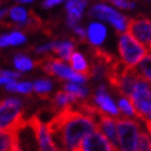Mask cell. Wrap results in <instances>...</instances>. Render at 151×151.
<instances>
[{"label": "cell", "mask_w": 151, "mask_h": 151, "mask_svg": "<svg viewBox=\"0 0 151 151\" xmlns=\"http://www.w3.org/2000/svg\"><path fill=\"white\" fill-rule=\"evenodd\" d=\"M60 151H73L83 140L98 129V123L84 111L73 110L71 105L61 109L47 124Z\"/></svg>", "instance_id": "obj_1"}, {"label": "cell", "mask_w": 151, "mask_h": 151, "mask_svg": "<svg viewBox=\"0 0 151 151\" xmlns=\"http://www.w3.org/2000/svg\"><path fill=\"white\" fill-rule=\"evenodd\" d=\"M22 102L16 98L5 99L0 103V130L20 131L29 123L22 116Z\"/></svg>", "instance_id": "obj_2"}, {"label": "cell", "mask_w": 151, "mask_h": 151, "mask_svg": "<svg viewBox=\"0 0 151 151\" xmlns=\"http://www.w3.org/2000/svg\"><path fill=\"white\" fill-rule=\"evenodd\" d=\"M118 50L122 61L129 67L137 66V63L146 56L145 46L140 43L135 37L131 36L129 32L120 35Z\"/></svg>", "instance_id": "obj_3"}, {"label": "cell", "mask_w": 151, "mask_h": 151, "mask_svg": "<svg viewBox=\"0 0 151 151\" xmlns=\"http://www.w3.org/2000/svg\"><path fill=\"white\" fill-rule=\"evenodd\" d=\"M116 127H118V136H119V150L136 151L142 122L122 118V119H116Z\"/></svg>", "instance_id": "obj_4"}, {"label": "cell", "mask_w": 151, "mask_h": 151, "mask_svg": "<svg viewBox=\"0 0 151 151\" xmlns=\"http://www.w3.org/2000/svg\"><path fill=\"white\" fill-rule=\"evenodd\" d=\"M35 65L42 68L46 73L51 74V76H56V77H58L60 79H68V81L74 82V83H84L88 79L87 76L71 70L62 60L50 57V56L37 61Z\"/></svg>", "instance_id": "obj_5"}, {"label": "cell", "mask_w": 151, "mask_h": 151, "mask_svg": "<svg viewBox=\"0 0 151 151\" xmlns=\"http://www.w3.org/2000/svg\"><path fill=\"white\" fill-rule=\"evenodd\" d=\"M130 100L136 109V118H146L151 120V86L147 81L140 78L136 82Z\"/></svg>", "instance_id": "obj_6"}, {"label": "cell", "mask_w": 151, "mask_h": 151, "mask_svg": "<svg viewBox=\"0 0 151 151\" xmlns=\"http://www.w3.org/2000/svg\"><path fill=\"white\" fill-rule=\"evenodd\" d=\"M89 16L111 24L114 26V29L119 31V32H123L128 27V17H125L120 12H118L115 9H113L105 4L94 5L89 10Z\"/></svg>", "instance_id": "obj_7"}, {"label": "cell", "mask_w": 151, "mask_h": 151, "mask_svg": "<svg viewBox=\"0 0 151 151\" xmlns=\"http://www.w3.org/2000/svg\"><path fill=\"white\" fill-rule=\"evenodd\" d=\"M27 123H29V127L32 129L35 133L40 151H60L51 133H50L48 127L40 120L39 116L37 115L31 116Z\"/></svg>", "instance_id": "obj_8"}, {"label": "cell", "mask_w": 151, "mask_h": 151, "mask_svg": "<svg viewBox=\"0 0 151 151\" xmlns=\"http://www.w3.org/2000/svg\"><path fill=\"white\" fill-rule=\"evenodd\" d=\"M128 32L142 43L145 47H150L151 43V20L145 16H137L128 20Z\"/></svg>", "instance_id": "obj_9"}, {"label": "cell", "mask_w": 151, "mask_h": 151, "mask_svg": "<svg viewBox=\"0 0 151 151\" xmlns=\"http://www.w3.org/2000/svg\"><path fill=\"white\" fill-rule=\"evenodd\" d=\"M73 151H118L103 133H94L83 137Z\"/></svg>", "instance_id": "obj_10"}, {"label": "cell", "mask_w": 151, "mask_h": 151, "mask_svg": "<svg viewBox=\"0 0 151 151\" xmlns=\"http://www.w3.org/2000/svg\"><path fill=\"white\" fill-rule=\"evenodd\" d=\"M98 129L102 130V133L108 137V140L113 144L118 151L119 150V136H118V127H116V119H113L108 116L104 113H100L98 118Z\"/></svg>", "instance_id": "obj_11"}, {"label": "cell", "mask_w": 151, "mask_h": 151, "mask_svg": "<svg viewBox=\"0 0 151 151\" xmlns=\"http://www.w3.org/2000/svg\"><path fill=\"white\" fill-rule=\"evenodd\" d=\"M93 102L100 110L108 113V114H111V115H118L119 114V109L116 108V105L111 100V98L108 96V93H106V87L103 86V84H100L98 87L97 92L94 93Z\"/></svg>", "instance_id": "obj_12"}, {"label": "cell", "mask_w": 151, "mask_h": 151, "mask_svg": "<svg viewBox=\"0 0 151 151\" xmlns=\"http://www.w3.org/2000/svg\"><path fill=\"white\" fill-rule=\"evenodd\" d=\"M0 151H22L19 131L0 130Z\"/></svg>", "instance_id": "obj_13"}, {"label": "cell", "mask_w": 151, "mask_h": 151, "mask_svg": "<svg viewBox=\"0 0 151 151\" xmlns=\"http://www.w3.org/2000/svg\"><path fill=\"white\" fill-rule=\"evenodd\" d=\"M106 37V27L100 22H92L87 29V40L93 46H99Z\"/></svg>", "instance_id": "obj_14"}, {"label": "cell", "mask_w": 151, "mask_h": 151, "mask_svg": "<svg viewBox=\"0 0 151 151\" xmlns=\"http://www.w3.org/2000/svg\"><path fill=\"white\" fill-rule=\"evenodd\" d=\"M77 97L72 94L71 92H67V91H60L56 93V96L52 99V109H55L56 111H60L61 109L66 108L70 104L77 102Z\"/></svg>", "instance_id": "obj_15"}, {"label": "cell", "mask_w": 151, "mask_h": 151, "mask_svg": "<svg viewBox=\"0 0 151 151\" xmlns=\"http://www.w3.org/2000/svg\"><path fill=\"white\" fill-rule=\"evenodd\" d=\"M87 4L88 0H68L66 4V11L68 14L67 17L79 21Z\"/></svg>", "instance_id": "obj_16"}, {"label": "cell", "mask_w": 151, "mask_h": 151, "mask_svg": "<svg viewBox=\"0 0 151 151\" xmlns=\"http://www.w3.org/2000/svg\"><path fill=\"white\" fill-rule=\"evenodd\" d=\"M70 62H71L72 68L76 72L82 73V74L87 76L88 78H91V70H89V67H88V62L82 53L73 52L70 58Z\"/></svg>", "instance_id": "obj_17"}, {"label": "cell", "mask_w": 151, "mask_h": 151, "mask_svg": "<svg viewBox=\"0 0 151 151\" xmlns=\"http://www.w3.org/2000/svg\"><path fill=\"white\" fill-rule=\"evenodd\" d=\"M74 45L71 41H56L53 42V48L52 51L55 53H57L62 60L65 61H70L71 56L73 53Z\"/></svg>", "instance_id": "obj_18"}, {"label": "cell", "mask_w": 151, "mask_h": 151, "mask_svg": "<svg viewBox=\"0 0 151 151\" xmlns=\"http://www.w3.org/2000/svg\"><path fill=\"white\" fill-rule=\"evenodd\" d=\"M25 42H26V36L22 32H19V31H14L11 34L0 36V47L17 46V45H22Z\"/></svg>", "instance_id": "obj_19"}, {"label": "cell", "mask_w": 151, "mask_h": 151, "mask_svg": "<svg viewBox=\"0 0 151 151\" xmlns=\"http://www.w3.org/2000/svg\"><path fill=\"white\" fill-rule=\"evenodd\" d=\"M9 17L12 22H15L14 26L20 27L21 25L27 20L29 17V12L25 10L22 6H14L9 10Z\"/></svg>", "instance_id": "obj_20"}, {"label": "cell", "mask_w": 151, "mask_h": 151, "mask_svg": "<svg viewBox=\"0 0 151 151\" xmlns=\"http://www.w3.org/2000/svg\"><path fill=\"white\" fill-rule=\"evenodd\" d=\"M140 78L151 83V56H145L135 67Z\"/></svg>", "instance_id": "obj_21"}, {"label": "cell", "mask_w": 151, "mask_h": 151, "mask_svg": "<svg viewBox=\"0 0 151 151\" xmlns=\"http://www.w3.org/2000/svg\"><path fill=\"white\" fill-rule=\"evenodd\" d=\"M136 151H151V134L149 133V130L145 128L144 122H142V127H141V130H140L139 140H137Z\"/></svg>", "instance_id": "obj_22"}, {"label": "cell", "mask_w": 151, "mask_h": 151, "mask_svg": "<svg viewBox=\"0 0 151 151\" xmlns=\"http://www.w3.org/2000/svg\"><path fill=\"white\" fill-rule=\"evenodd\" d=\"M14 66L20 72H26V71L32 70L35 67V63L27 57V56L20 53V55H16L14 57Z\"/></svg>", "instance_id": "obj_23"}, {"label": "cell", "mask_w": 151, "mask_h": 151, "mask_svg": "<svg viewBox=\"0 0 151 151\" xmlns=\"http://www.w3.org/2000/svg\"><path fill=\"white\" fill-rule=\"evenodd\" d=\"M6 89L9 92H15V93H22V94H27L34 89V86L30 83V82H21V83H17V82H12V83L6 84Z\"/></svg>", "instance_id": "obj_24"}, {"label": "cell", "mask_w": 151, "mask_h": 151, "mask_svg": "<svg viewBox=\"0 0 151 151\" xmlns=\"http://www.w3.org/2000/svg\"><path fill=\"white\" fill-rule=\"evenodd\" d=\"M119 109H120V111L123 113V114L125 115H128V116H135L137 115V113H136V109L134 108V105L133 103H131V100L127 97H122L120 99H119Z\"/></svg>", "instance_id": "obj_25"}, {"label": "cell", "mask_w": 151, "mask_h": 151, "mask_svg": "<svg viewBox=\"0 0 151 151\" xmlns=\"http://www.w3.org/2000/svg\"><path fill=\"white\" fill-rule=\"evenodd\" d=\"M63 88H65V91L71 92L79 99H84L88 96V88L82 87L79 83H74V82L73 83H66Z\"/></svg>", "instance_id": "obj_26"}, {"label": "cell", "mask_w": 151, "mask_h": 151, "mask_svg": "<svg viewBox=\"0 0 151 151\" xmlns=\"http://www.w3.org/2000/svg\"><path fill=\"white\" fill-rule=\"evenodd\" d=\"M52 89V83L47 79H39L34 83V91L41 97H46Z\"/></svg>", "instance_id": "obj_27"}, {"label": "cell", "mask_w": 151, "mask_h": 151, "mask_svg": "<svg viewBox=\"0 0 151 151\" xmlns=\"http://www.w3.org/2000/svg\"><path fill=\"white\" fill-rule=\"evenodd\" d=\"M106 1L111 3L113 5H115L119 9H134L135 8V3L130 1V0H106Z\"/></svg>", "instance_id": "obj_28"}, {"label": "cell", "mask_w": 151, "mask_h": 151, "mask_svg": "<svg viewBox=\"0 0 151 151\" xmlns=\"http://www.w3.org/2000/svg\"><path fill=\"white\" fill-rule=\"evenodd\" d=\"M63 1H65V0H45V1L42 3V8L51 9V8H53V6L58 5L61 3H63Z\"/></svg>", "instance_id": "obj_29"}, {"label": "cell", "mask_w": 151, "mask_h": 151, "mask_svg": "<svg viewBox=\"0 0 151 151\" xmlns=\"http://www.w3.org/2000/svg\"><path fill=\"white\" fill-rule=\"evenodd\" d=\"M52 48H53V42L46 43V45H42L40 47H37L35 51H36V53H45V52H48V51H52Z\"/></svg>", "instance_id": "obj_30"}, {"label": "cell", "mask_w": 151, "mask_h": 151, "mask_svg": "<svg viewBox=\"0 0 151 151\" xmlns=\"http://www.w3.org/2000/svg\"><path fill=\"white\" fill-rule=\"evenodd\" d=\"M0 76H6V77H10V78H19L21 76V73L8 71V70H0Z\"/></svg>", "instance_id": "obj_31"}, {"label": "cell", "mask_w": 151, "mask_h": 151, "mask_svg": "<svg viewBox=\"0 0 151 151\" xmlns=\"http://www.w3.org/2000/svg\"><path fill=\"white\" fill-rule=\"evenodd\" d=\"M15 82V78H10V77H6V76H0V84H9Z\"/></svg>", "instance_id": "obj_32"}, {"label": "cell", "mask_w": 151, "mask_h": 151, "mask_svg": "<svg viewBox=\"0 0 151 151\" xmlns=\"http://www.w3.org/2000/svg\"><path fill=\"white\" fill-rule=\"evenodd\" d=\"M15 1L20 4H30V3H34L35 0H15Z\"/></svg>", "instance_id": "obj_33"}, {"label": "cell", "mask_w": 151, "mask_h": 151, "mask_svg": "<svg viewBox=\"0 0 151 151\" xmlns=\"http://www.w3.org/2000/svg\"><path fill=\"white\" fill-rule=\"evenodd\" d=\"M5 12H6L5 10H0V19H1V17L5 15Z\"/></svg>", "instance_id": "obj_34"}, {"label": "cell", "mask_w": 151, "mask_h": 151, "mask_svg": "<svg viewBox=\"0 0 151 151\" xmlns=\"http://www.w3.org/2000/svg\"><path fill=\"white\" fill-rule=\"evenodd\" d=\"M149 51L151 52V43H150V47H149Z\"/></svg>", "instance_id": "obj_35"}]
</instances>
